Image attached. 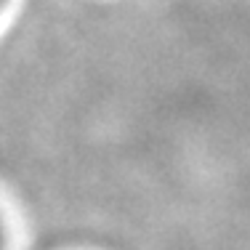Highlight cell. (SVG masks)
<instances>
[{
    "label": "cell",
    "instance_id": "6da1fadb",
    "mask_svg": "<svg viewBox=\"0 0 250 250\" xmlns=\"http://www.w3.org/2000/svg\"><path fill=\"white\" fill-rule=\"evenodd\" d=\"M0 250H3V226H0Z\"/></svg>",
    "mask_w": 250,
    "mask_h": 250
},
{
    "label": "cell",
    "instance_id": "7a4b0ae2",
    "mask_svg": "<svg viewBox=\"0 0 250 250\" xmlns=\"http://www.w3.org/2000/svg\"><path fill=\"white\" fill-rule=\"evenodd\" d=\"M3 5H5V0H0V11H3Z\"/></svg>",
    "mask_w": 250,
    "mask_h": 250
}]
</instances>
